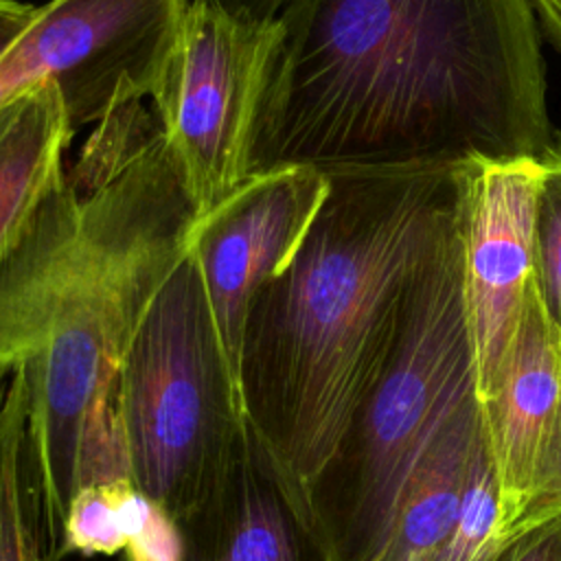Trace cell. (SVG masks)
<instances>
[{
    "instance_id": "obj_22",
    "label": "cell",
    "mask_w": 561,
    "mask_h": 561,
    "mask_svg": "<svg viewBox=\"0 0 561 561\" xmlns=\"http://www.w3.org/2000/svg\"><path fill=\"white\" fill-rule=\"evenodd\" d=\"M230 13L252 18L256 22H272L280 13L287 0H217Z\"/></svg>"
},
{
    "instance_id": "obj_11",
    "label": "cell",
    "mask_w": 561,
    "mask_h": 561,
    "mask_svg": "<svg viewBox=\"0 0 561 561\" xmlns=\"http://www.w3.org/2000/svg\"><path fill=\"white\" fill-rule=\"evenodd\" d=\"M175 526L180 561H331L307 493L252 427L213 493Z\"/></svg>"
},
{
    "instance_id": "obj_15",
    "label": "cell",
    "mask_w": 561,
    "mask_h": 561,
    "mask_svg": "<svg viewBox=\"0 0 561 561\" xmlns=\"http://www.w3.org/2000/svg\"><path fill=\"white\" fill-rule=\"evenodd\" d=\"M149 500L142 497L131 478L81 486L70 500L64 522V557L116 554L127 548L129 537L142 524Z\"/></svg>"
},
{
    "instance_id": "obj_12",
    "label": "cell",
    "mask_w": 561,
    "mask_h": 561,
    "mask_svg": "<svg viewBox=\"0 0 561 561\" xmlns=\"http://www.w3.org/2000/svg\"><path fill=\"white\" fill-rule=\"evenodd\" d=\"M484 445V421L471 397L414 469L381 561H436L456 528L473 462Z\"/></svg>"
},
{
    "instance_id": "obj_4",
    "label": "cell",
    "mask_w": 561,
    "mask_h": 561,
    "mask_svg": "<svg viewBox=\"0 0 561 561\" xmlns=\"http://www.w3.org/2000/svg\"><path fill=\"white\" fill-rule=\"evenodd\" d=\"M471 397L476 362L458 226L416 276L381 377L307 493L331 561L383 559L414 469Z\"/></svg>"
},
{
    "instance_id": "obj_1",
    "label": "cell",
    "mask_w": 561,
    "mask_h": 561,
    "mask_svg": "<svg viewBox=\"0 0 561 561\" xmlns=\"http://www.w3.org/2000/svg\"><path fill=\"white\" fill-rule=\"evenodd\" d=\"M250 173L561 156L528 0H287Z\"/></svg>"
},
{
    "instance_id": "obj_13",
    "label": "cell",
    "mask_w": 561,
    "mask_h": 561,
    "mask_svg": "<svg viewBox=\"0 0 561 561\" xmlns=\"http://www.w3.org/2000/svg\"><path fill=\"white\" fill-rule=\"evenodd\" d=\"M50 533L22 368L0 381V561H61Z\"/></svg>"
},
{
    "instance_id": "obj_5",
    "label": "cell",
    "mask_w": 561,
    "mask_h": 561,
    "mask_svg": "<svg viewBox=\"0 0 561 561\" xmlns=\"http://www.w3.org/2000/svg\"><path fill=\"white\" fill-rule=\"evenodd\" d=\"M114 410L136 491L175 524L213 493L248 436L239 377L191 252L131 337Z\"/></svg>"
},
{
    "instance_id": "obj_20",
    "label": "cell",
    "mask_w": 561,
    "mask_h": 561,
    "mask_svg": "<svg viewBox=\"0 0 561 561\" xmlns=\"http://www.w3.org/2000/svg\"><path fill=\"white\" fill-rule=\"evenodd\" d=\"M39 15V7L20 0H0V59L18 44Z\"/></svg>"
},
{
    "instance_id": "obj_8",
    "label": "cell",
    "mask_w": 561,
    "mask_h": 561,
    "mask_svg": "<svg viewBox=\"0 0 561 561\" xmlns=\"http://www.w3.org/2000/svg\"><path fill=\"white\" fill-rule=\"evenodd\" d=\"M327 191V173L309 167L250 173L193 228L188 252L237 377L248 307L259 287L289 265Z\"/></svg>"
},
{
    "instance_id": "obj_19",
    "label": "cell",
    "mask_w": 561,
    "mask_h": 561,
    "mask_svg": "<svg viewBox=\"0 0 561 561\" xmlns=\"http://www.w3.org/2000/svg\"><path fill=\"white\" fill-rule=\"evenodd\" d=\"M535 513L548 524L561 522V421L541 471Z\"/></svg>"
},
{
    "instance_id": "obj_21",
    "label": "cell",
    "mask_w": 561,
    "mask_h": 561,
    "mask_svg": "<svg viewBox=\"0 0 561 561\" xmlns=\"http://www.w3.org/2000/svg\"><path fill=\"white\" fill-rule=\"evenodd\" d=\"M504 561H561V524L528 535L513 546Z\"/></svg>"
},
{
    "instance_id": "obj_6",
    "label": "cell",
    "mask_w": 561,
    "mask_h": 561,
    "mask_svg": "<svg viewBox=\"0 0 561 561\" xmlns=\"http://www.w3.org/2000/svg\"><path fill=\"white\" fill-rule=\"evenodd\" d=\"M278 24L191 0L182 37L153 92L158 125L204 215L250 175L256 116Z\"/></svg>"
},
{
    "instance_id": "obj_14",
    "label": "cell",
    "mask_w": 561,
    "mask_h": 561,
    "mask_svg": "<svg viewBox=\"0 0 561 561\" xmlns=\"http://www.w3.org/2000/svg\"><path fill=\"white\" fill-rule=\"evenodd\" d=\"M72 134L53 85L35 88L0 107V256L64 169Z\"/></svg>"
},
{
    "instance_id": "obj_2",
    "label": "cell",
    "mask_w": 561,
    "mask_h": 561,
    "mask_svg": "<svg viewBox=\"0 0 561 561\" xmlns=\"http://www.w3.org/2000/svg\"><path fill=\"white\" fill-rule=\"evenodd\" d=\"M77 182L50 180L0 256V381L22 368L50 533L83 471L123 449V357L202 217L178 153L136 103L99 123ZM66 559V557H64Z\"/></svg>"
},
{
    "instance_id": "obj_23",
    "label": "cell",
    "mask_w": 561,
    "mask_h": 561,
    "mask_svg": "<svg viewBox=\"0 0 561 561\" xmlns=\"http://www.w3.org/2000/svg\"><path fill=\"white\" fill-rule=\"evenodd\" d=\"M533 13L539 15L543 31L561 53V0H528Z\"/></svg>"
},
{
    "instance_id": "obj_7",
    "label": "cell",
    "mask_w": 561,
    "mask_h": 561,
    "mask_svg": "<svg viewBox=\"0 0 561 561\" xmlns=\"http://www.w3.org/2000/svg\"><path fill=\"white\" fill-rule=\"evenodd\" d=\"M191 0H50L0 59V107L53 85L68 125L103 123L153 96Z\"/></svg>"
},
{
    "instance_id": "obj_17",
    "label": "cell",
    "mask_w": 561,
    "mask_h": 561,
    "mask_svg": "<svg viewBox=\"0 0 561 561\" xmlns=\"http://www.w3.org/2000/svg\"><path fill=\"white\" fill-rule=\"evenodd\" d=\"M533 285L561 331V156L541 162L533 219Z\"/></svg>"
},
{
    "instance_id": "obj_3",
    "label": "cell",
    "mask_w": 561,
    "mask_h": 561,
    "mask_svg": "<svg viewBox=\"0 0 561 561\" xmlns=\"http://www.w3.org/2000/svg\"><path fill=\"white\" fill-rule=\"evenodd\" d=\"M471 167L327 171L300 248L254 294L239 353L243 410L305 493L381 377L416 276L458 230Z\"/></svg>"
},
{
    "instance_id": "obj_16",
    "label": "cell",
    "mask_w": 561,
    "mask_h": 561,
    "mask_svg": "<svg viewBox=\"0 0 561 561\" xmlns=\"http://www.w3.org/2000/svg\"><path fill=\"white\" fill-rule=\"evenodd\" d=\"M519 541L502 524L495 469L484 438L471 469L456 528L436 561H504Z\"/></svg>"
},
{
    "instance_id": "obj_10",
    "label": "cell",
    "mask_w": 561,
    "mask_h": 561,
    "mask_svg": "<svg viewBox=\"0 0 561 561\" xmlns=\"http://www.w3.org/2000/svg\"><path fill=\"white\" fill-rule=\"evenodd\" d=\"M480 410L504 528L524 539L554 526L535 513V502L561 421V331L533 283L513 346Z\"/></svg>"
},
{
    "instance_id": "obj_18",
    "label": "cell",
    "mask_w": 561,
    "mask_h": 561,
    "mask_svg": "<svg viewBox=\"0 0 561 561\" xmlns=\"http://www.w3.org/2000/svg\"><path fill=\"white\" fill-rule=\"evenodd\" d=\"M127 561H180L182 537L175 522L149 502L138 530L125 548Z\"/></svg>"
},
{
    "instance_id": "obj_9",
    "label": "cell",
    "mask_w": 561,
    "mask_h": 561,
    "mask_svg": "<svg viewBox=\"0 0 561 561\" xmlns=\"http://www.w3.org/2000/svg\"><path fill=\"white\" fill-rule=\"evenodd\" d=\"M539 169L541 162L515 160L473 164L469 171L460 237L478 403L495 386L533 283Z\"/></svg>"
}]
</instances>
